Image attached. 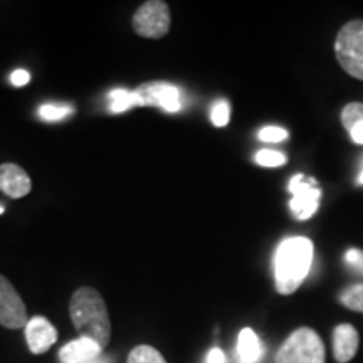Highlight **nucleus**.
<instances>
[{
    "mask_svg": "<svg viewBox=\"0 0 363 363\" xmlns=\"http://www.w3.org/2000/svg\"><path fill=\"white\" fill-rule=\"evenodd\" d=\"M126 363H167V360L157 348L150 345H138L130 352Z\"/></svg>",
    "mask_w": 363,
    "mask_h": 363,
    "instance_id": "obj_16",
    "label": "nucleus"
},
{
    "mask_svg": "<svg viewBox=\"0 0 363 363\" xmlns=\"http://www.w3.org/2000/svg\"><path fill=\"white\" fill-rule=\"evenodd\" d=\"M257 136H259L261 142L279 143V142H284V140L288 138V131H286L284 128H279V126H264Z\"/></svg>",
    "mask_w": 363,
    "mask_h": 363,
    "instance_id": "obj_21",
    "label": "nucleus"
},
{
    "mask_svg": "<svg viewBox=\"0 0 363 363\" xmlns=\"http://www.w3.org/2000/svg\"><path fill=\"white\" fill-rule=\"evenodd\" d=\"M360 337L355 326L342 323L333 330V357L338 363H348L355 358Z\"/></svg>",
    "mask_w": 363,
    "mask_h": 363,
    "instance_id": "obj_11",
    "label": "nucleus"
},
{
    "mask_svg": "<svg viewBox=\"0 0 363 363\" xmlns=\"http://www.w3.org/2000/svg\"><path fill=\"white\" fill-rule=\"evenodd\" d=\"M170 9L162 0L142 4L131 19L135 33L145 39H162L170 30Z\"/></svg>",
    "mask_w": 363,
    "mask_h": 363,
    "instance_id": "obj_5",
    "label": "nucleus"
},
{
    "mask_svg": "<svg viewBox=\"0 0 363 363\" xmlns=\"http://www.w3.org/2000/svg\"><path fill=\"white\" fill-rule=\"evenodd\" d=\"M256 163H259L261 167H281L286 163V155L274 150H261L256 153Z\"/></svg>",
    "mask_w": 363,
    "mask_h": 363,
    "instance_id": "obj_19",
    "label": "nucleus"
},
{
    "mask_svg": "<svg viewBox=\"0 0 363 363\" xmlns=\"http://www.w3.org/2000/svg\"><path fill=\"white\" fill-rule=\"evenodd\" d=\"M342 125L353 143L363 145V103H348L343 108Z\"/></svg>",
    "mask_w": 363,
    "mask_h": 363,
    "instance_id": "obj_14",
    "label": "nucleus"
},
{
    "mask_svg": "<svg viewBox=\"0 0 363 363\" xmlns=\"http://www.w3.org/2000/svg\"><path fill=\"white\" fill-rule=\"evenodd\" d=\"M86 363H111V360H110V358L98 357V358H94V360H91V362H86Z\"/></svg>",
    "mask_w": 363,
    "mask_h": 363,
    "instance_id": "obj_25",
    "label": "nucleus"
},
{
    "mask_svg": "<svg viewBox=\"0 0 363 363\" xmlns=\"http://www.w3.org/2000/svg\"><path fill=\"white\" fill-rule=\"evenodd\" d=\"M103 348L91 338L79 337L78 340H72L59 352V360L61 363H86L101 357Z\"/></svg>",
    "mask_w": 363,
    "mask_h": 363,
    "instance_id": "obj_12",
    "label": "nucleus"
},
{
    "mask_svg": "<svg viewBox=\"0 0 363 363\" xmlns=\"http://www.w3.org/2000/svg\"><path fill=\"white\" fill-rule=\"evenodd\" d=\"M72 113H74V108L69 104H43L39 108V116L45 121H59Z\"/></svg>",
    "mask_w": 363,
    "mask_h": 363,
    "instance_id": "obj_18",
    "label": "nucleus"
},
{
    "mask_svg": "<svg viewBox=\"0 0 363 363\" xmlns=\"http://www.w3.org/2000/svg\"><path fill=\"white\" fill-rule=\"evenodd\" d=\"M2 212H4V207H2V206H0V214H2Z\"/></svg>",
    "mask_w": 363,
    "mask_h": 363,
    "instance_id": "obj_27",
    "label": "nucleus"
},
{
    "mask_svg": "<svg viewBox=\"0 0 363 363\" xmlns=\"http://www.w3.org/2000/svg\"><path fill=\"white\" fill-rule=\"evenodd\" d=\"M357 184H358V185H363V163H362V170H360V174H358Z\"/></svg>",
    "mask_w": 363,
    "mask_h": 363,
    "instance_id": "obj_26",
    "label": "nucleus"
},
{
    "mask_svg": "<svg viewBox=\"0 0 363 363\" xmlns=\"http://www.w3.org/2000/svg\"><path fill=\"white\" fill-rule=\"evenodd\" d=\"M27 323L24 301L9 279L0 274V325L9 330H19Z\"/></svg>",
    "mask_w": 363,
    "mask_h": 363,
    "instance_id": "obj_8",
    "label": "nucleus"
},
{
    "mask_svg": "<svg viewBox=\"0 0 363 363\" xmlns=\"http://www.w3.org/2000/svg\"><path fill=\"white\" fill-rule=\"evenodd\" d=\"M235 352H238L239 363H259L264 355V347H262L259 337L254 333V330L244 328L239 333Z\"/></svg>",
    "mask_w": 363,
    "mask_h": 363,
    "instance_id": "obj_13",
    "label": "nucleus"
},
{
    "mask_svg": "<svg viewBox=\"0 0 363 363\" xmlns=\"http://www.w3.org/2000/svg\"><path fill=\"white\" fill-rule=\"evenodd\" d=\"M229 118H230V108H229V103L224 101V99H220V101H217L214 104V108H212V113H211V120L212 123L216 126H225L229 123Z\"/></svg>",
    "mask_w": 363,
    "mask_h": 363,
    "instance_id": "obj_20",
    "label": "nucleus"
},
{
    "mask_svg": "<svg viewBox=\"0 0 363 363\" xmlns=\"http://www.w3.org/2000/svg\"><path fill=\"white\" fill-rule=\"evenodd\" d=\"M33 189V182L24 169L16 163L0 165V190L11 199H22Z\"/></svg>",
    "mask_w": 363,
    "mask_h": 363,
    "instance_id": "obj_10",
    "label": "nucleus"
},
{
    "mask_svg": "<svg viewBox=\"0 0 363 363\" xmlns=\"http://www.w3.org/2000/svg\"><path fill=\"white\" fill-rule=\"evenodd\" d=\"M69 315L79 337L91 338L103 350L108 347L111 338V320L104 299L96 289H76L69 303Z\"/></svg>",
    "mask_w": 363,
    "mask_h": 363,
    "instance_id": "obj_1",
    "label": "nucleus"
},
{
    "mask_svg": "<svg viewBox=\"0 0 363 363\" xmlns=\"http://www.w3.org/2000/svg\"><path fill=\"white\" fill-rule=\"evenodd\" d=\"M338 299L345 308H348V310L363 313V283L345 288L343 291L340 293Z\"/></svg>",
    "mask_w": 363,
    "mask_h": 363,
    "instance_id": "obj_17",
    "label": "nucleus"
},
{
    "mask_svg": "<svg viewBox=\"0 0 363 363\" xmlns=\"http://www.w3.org/2000/svg\"><path fill=\"white\" fill-rule=\"evenodd\" d=\"M325 343L313 328L294 330L276 353V363H325Z\"/></svg>",
    "mask_w": 363,
    "mask_h": 363,
    "instance_id": "obj_3",
    "label": "nucleus"
},
{
    "mask_svg": "<svg viewBox=\"0 0 363 363\" xmlns=\"http://www.w3.org/2000/svg\"><path fill=\"white\" fill-rule=\"evenodd\" d=\"M206 363H227L225 353L222 352L220 348H212V350L207 353Z\"/></svg>",
    "mask_w": 363,
    "mask_h": 363,
    "instance_id": "obj_24",
    "label": "nucleus"
},
{
    "mask_svg": "<svg viewBox=\"0 0 363 363\" xmlns=\"http://www.w3.org/2000/svg\"><path fill=\"white\" fill-rule=\"evenodd\" d=\"M289 192L293 194L289 208L298 220H308L316 214L320 207L321 190L316 185L313 177H306L303 174L294 175L289 182Z\"/></svg>",
    "mask_w": 363,
    "mask_h": 363,
    "instance_id": "obj_6",
    "label": "nucleus"
},
{
    "mask_svg": "<svg viewBox=\"0 0 363 363\" xmlns=\"http://www.w3.org/2000/svg\"><path fill=\"white\" fill-rule=\"evenodd\" d=\"M313 262V242L308 238H288L274 256V281L279 294H293L306 279Z\"/></svg>",
    "mask_w": 363,
    "mask_h": 363,
    "instance_id": "obj_2",
    "label": "nucleus"
},
{
    "mask_svg": "<svg viewBox=\"0 0 363 363\" xmlns=\"http://www.w3.org/2000/svg\"><path fill=\"white\" fill-rule=\"evenodd\" d=\"M26 340L29 345V350L35 355H40L56 343L57 330L48 318L34 316L26 325Z\"/></svg>",
    "mask_w": 363,
    "mask_h": 363,
    "instance_id": "obj_9",
    "label": "nucleus"
},
{
    "mask_svg": "<svg viewBox=\"0 0 363 363\" xmlns=\"http://www.w3.org/2000/svg\"><path fill=\"white\" fill-rule=\"evenodd\" d=\"M108 101H110V110L113 113H123L130 108L140 106V99L136 96L135 91L126 89H113L108 94Z\"/></svg>",
    "mask_w": 363,
    "mask_h": 363,
    "instance_id": "obj_15",
    "label": "nucleus"
},
{
    "mask_svg": "<svg viewBox=\"0 0 363 363\" xmlns=\"http://www.w3.org/2000/svg\"><path fill=\"white\" fill-rule=\"evenodd\" d=\"M345 262L353 272L363 276V251L360 249H348V252L345 254Z\"/></svg>",
    "mask_w": 363,
    "mask_h": 363,
    "instance_id": "obj_22",
    "label": "nucleus"
},
{
    "mask_svg": "<svg viewBox=\"0 0 363 363\" xmlns=\"http://www.w3.org/2000/svg\"><path fill=\"white\" fill-rule=\"evenodd\" d=\"M29 81H30V74L24 69L13 71L12 76H11V83L13 86H17V88H21V86H26L27 83H29Z\"/></svg>",
    "mask_w": 363,
    "mask_h": 363,
    "instance_id": "obj_23",
    "label": "nucleus"
},
{
    "mask_svg": "<svg viewBox=\"0 0 363 363\" xmlns=\"http://www.w3.org/2000/svg\"><path fill=\"white\" fill-rule=\"evenodd\" d=\"M335 54L348 74L363 81V21H350L340 29Z\"/></svg>",
    "mask_w": 363,
    "mask_h": 363,
    "instance_id": "obj_4",
    "label": "nucleus"
},
{
    "mask_svg": "<svg viewBox=\"0 0 363 363\" xmlns=\"http://www.w3.org/2000/svg\"><path fill=\"white\" fill-rule=\"evenodd\" d=\"M140 99V106H157L167 113H177L182 110V93L177 86L163 81H152L145 83L135 89Z\"/></svg>",
    "mask_w": 363,
    "mask_h": 363,
    "instance_id": "obj_7",
    "label": "nucleus"
}]
</instances>
